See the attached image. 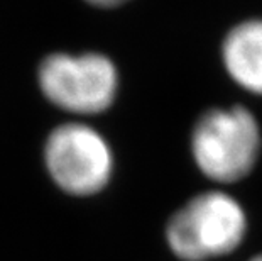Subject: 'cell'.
<instances>
[{
	"instance_id": "8992f818",
	"label": "cell",
	"mask_w": 262,
	"mask_h": 261,
	"mask_svg": "<svg viewBox=\"0 0 262 261\" xmlns=\"http://www.w3.org/2000/svg\"><path fill=\"white\" fill-rule=\"evenodd\" d=\"M86 2L97 7H117V5L125 4L127 0H86Z\"/></svg>"
},
{
	"instance_id": "7a4b0ae2",
	"label": "cell",
	"mask_w": 262,
	"mask_h": 261,
	"mask_svg": "<svg viewBox=\"0 0 262 261\" xmlns=\"http://www.w3.org/2000/svg\"><path fill=\"white\" fill-rule=\"evenodd\" d=\"M245 229L247 219L235 198L224 192H205L169 219L166 239L180 259L205 261L232 253Z\"/></svg>"
},
{
	"instance_id": "6da1fadb",
	"label": "cell",
	"mask_w": 262,
	"mask_h": 261,
	"mask_svg": "<svg viewBox=\"0 0 262 261\" xmlns=\"http://www.w3.org/2000/svg\"><path fill=\"white\" fill-rule=\"evenodd\" d=\"M260 143L259 122L250 110L241 105L211 109L193 127L191 154L208 178L233 183L254 170Z\"/></svg>"
},
{
	"instance_id": "52a82bcc",
	"label": "cell",
	"mask_w": 262,
	"mask_h": 261,
	"mask_svg": "<svg viewBox=\"0 0 262 261\" xmlns=\"http://www.w3.org/2000/svg\"><path fill=\"white\" fill-rule=\"evenodd\" d=\"M250 261H262V254H259V256H255V258H252Z\"/></svg>"
},
{
	"instance_id": "5b68a950",
	"label": "cell",
	"mask_w": 262,
	"mask_h": 261,
	"mask_svg": "<svg viewBox=\"0 0 262 261\" xmlns=\"http://www.w3.org/2000/svg\"><path fill=\"white\" fill-rule=\"evenodd\" d=\"M222 59L237 85L262 95V19L244 21L228 31Z\"/></svg>"
},
{
	"instance_id": "3957f363",
	"label": "cell",
	"mask_w": 262,
	"mask_h": 261,
	"mask_svg": "<svg viewBox=\"0 0 262 261\" xmlns=\"http://www.w3.org/2000/svg\"><path fill=\"white\" fill-rule=\"evenodd\" d=\"M37 82L44 97L71 114L95 115L114 104L119 71L102 53H54L42 59Z\"/></svg>"
},
{
	"instance_id": "277c9868",
	"label": "cell",
	"mask_w": 262,
	"mask_h": 261,
	"mask_svg": "<svg viewBox=\"0 0 262 261\" xmlns=\"http://www.w3.org/2000/svg\"><path fill=\"white\" fill-rule=\"evenodd\" d=\"M44 161L54 183L71 195H93L107 185L114 170L112 151L90 126L68 122L48 136Z\"/></svg>"
}]
</instances>
